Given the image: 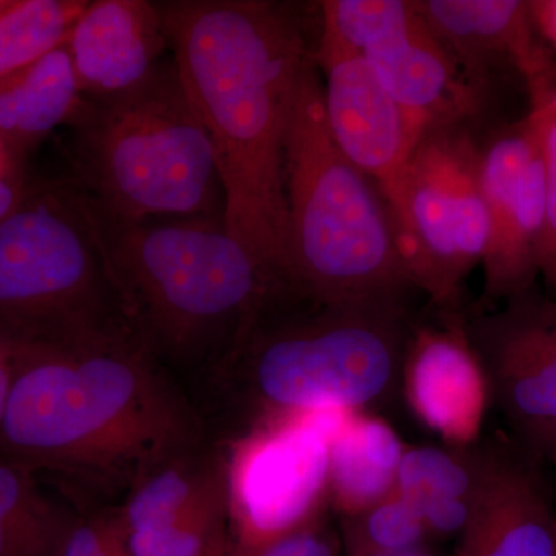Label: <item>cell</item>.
I'll list each match as a JSON object with an SVG mask.
<instances>
[{"label":"cell","mask_w":556,"mask_h":556,"mask_svg":"<svg viewBox=\"0 0 556 556\" xmlns=\"http://www.w3.org/2000/svg\"><path fill=\"white\" fill-rule=\"evenodd\" d=\"M207 438L195 401L134 340L78 350L14 342L0 457L75 508L115 506L152 468Z\"/></svg>","instance_id":"cell-1"},{"label":"cell","mask_w":556,"mask_h":556,"mask_svg":"<svg viewBox=\"0 0 556 556\" xmlns=\"http://www.w3.org/2000/svg\"><path fill=\"white\" fill-rule=\"evenodd\" d=\"M156 3L182 89L214 149L223 223L283 280L285 141L311 54L300 22L265 0Z\"/></svg>","instance_id":"cell-2"},{"label":"cell","mask_w":556,"mask_h":556,"mask_svg":"<svg viewBox=\"0 0 556 556\" xmlns=\"http://www.w3.org/2000/svg\"><path fill=\"white\" fill-rule=\"evenodd\" d=\"M413 325L407 306L332 305L280 281L228 357L203 382L212 416L236 441L309 409L361 412L402 379Z\"/></svg>","instance_id":"cell-3"},{"label":"cell","mask_w":556,"mask_h":556,"mask_svg":"<svg viewBox=\"0 0 556 556\" xmlns=\"http://www.w3.org/2000/svg\"><path fill=\"white\" fill-rule=\"evenodd\" d=\"M83 201L135 342L177 382L203 383L280 280L223 218L127 222Z\"/></svg>","instance_id":"cell-4"},{"label":"cell","mask_w":556,"mask_h":556,"mask_svg":"<svg viewBox=\"0 0 556 556\" xmlns=\"http://www.w3.org/2000/svg\"><path fill=\"white\" fill-rule=\"evenodd\" d=\"M287 263L283 281L332 305L407 306L413 283L379 186L329 131L324 84L309 54L285 141Z\"/></svg>","instance_id":"cell-5"},{"label":"cell","mask_w":556,"mask_h":556,"mask_svg":"<svg viewBox=\"0 0 556 556\" xmlns=\"http://www.w3.org/2000/svg\"><path fill=\"white\" fill-rule=\"evenodd\" d=\"M73 121L78 135L70 182L91 206L127 222L223 218L214 149L174 61L126 97L84 101Z\"/></svg>","instance_id":"cell-6"},{"label":"cell","mask_w":556,"mask_h":556,"mask_svg":"<svg viewBox=\"0 0 556 556\" xmlns=\"http://www.w3.org/2000/svg\"><path fill=\"white\" fill-rule=\"evenodd\" d=\"M0 329L64 350L135 340L70 181L28 185L0 222Z\"/></svg>","instance_id":"cell-7"},{"label":"cell","mask_w":556,"mask_h":556,"mask_svg":"<svg viewBox=\"0 0 556 556\" xmlns=\"http://www.w3.org/2000/svg\"><path fill=\"white\" fill-rule=\"evenodd\" d=\"M479 159L457 127L431 131L388 199L409 277L442 309L456 305L460 283L489 248Z\"/></svg>","instance_id":"cell-8"},{"label":"cell","mask_w":556,"mask_h":556,"mask_svg":"<svg viewBox=\"0 0 556 556\" xmlns=\"http://www.w3.org/2000/svg\"><path fill=\"white\" fill-rule=\"evenodd\" d=\"M353 409H309L223 444L233 546H254L324 514L329 450Z\"/></svg>","instance_id":"cell-9"},{"label":"cell","mask_w":556,"mask_h":556,"mask_svg":"<svg viewBox=\"0 0 556 556\" xmlns=\"http://www.w3.org/2000/svg\"><path fill=\"white\" fill-rule=\"evenodd\" d=\"M119 508L131 556H229L228 455L214 438L138 479Z\"/></svg>","instance_id":"cell-10"},{"label":"cell","mask_w":556,"mask_h":556,"mask_svg":"<svg viewBox=\"0 0 556 556\" xmlns=\"http://www.w3.org/2000/svg\"><path fill=\"white\" fill-rule=\"evenodd\" d=\"M466 325L496 401L529 447L556 420V302L535 288Z\"/></svg>","instance_id":"cell-11"},{"label":"cell","mask_w":556,"mask_h":556,"mask_svg":"<svg viewBox=\"0 0 556 556\" xmlns=\"http://www.w3.org/2000/svg\"><path fill=\"white\" fill-rule=\"evenodd\" d=\"M314 60L325 75V113L336 144L379 186L388 203L426 137L364 58L345 50L317 49Z\"/></svg>","instance_id":"cell-12"},{"label":"cell","mask_w":556,"mask_h":556,"mask_svg":"<svg viewBox=\"0 0 556 556\" xmlns=\"http://www.w3.org/2000/svg\"><path fill=\"white\" fill-rule=\"evenodd\" d=\"M420 17L455 58L467 79L484 91L496 73H518L530 100L556 90V67L540 39L530 2L424 0Z\"/></svg>","instance_id":"cell-13"},{"label":"cell","mask_w":556,"mask_h":556,"mask_svg":"<svg viewBox=\"0 0 556 556\" xmlns=\"http://www.w3.org/2000/svg\"><path fill=\"white\" fill-rule=\"evenodd\" d=\"M402 379L408 405L424 426L455 447L477 444L492 397L466 325L448 320L439 328L413 327Z\"/></svg>","instance_id":"cell-14"},{"label":"cell","mask_w":556,"mask_h":556,"mask_svg":"<svg viewBox=\"0 0 556 556\" xmlns=\"http://www.w3.org/2000/svg\"><path fill=\"white\" fill-rule=\"evenodd\" d=\"M65 43L83 100L91 102L141 89L169 49L159 3L146 0L89 2Z\"/></svg>","instance_id":"cell-15"},{"label":"cell","mask_w":556,"mask_h":556,"mask_svg":"<svg viewBox=\"0 0 556 556\" xmlns=\"http://www.w3.org/2000/svg\"><path fill=\"white\" fill-rule=\"evenodd\" d=\"M361 56L424 137L457 127L460 119L477 112L484 98V91L467 79L419 11Z\"/></svg>","instance_id":"cell-16"},{"label":"cell","mask_w":556,"mask_h":556,"mask_svg":"<svg viewBox=\"0 0 556 556\" xmlns=\"http://www.w3.org/2000/svg\"><path fill=\"white\" fill-rule=\"evenodd\" d=\"M543 464L519 442L500 444L456 556H556V506Z\"/></svg>","instance_id":"cell-17"},{"label":"cell","mask_w":556,"mask_h":556,"mask_svg":"<svg viewBox=\"0 0 556 556\" xmlns=\"http://www.w3.org/2000/svg\"><path fill=\"white\" fill-rule=\"evenodd\" d=\"M67 43L0 78V148L16 166L83 108Z\"/></svg>","instance_id":"cell-18"},{"label":"cell","mask_w":556,"mask_h":556,"mask_svg":"<svg viewBox=\"0 0 556 556\" xmlns=\"http://www.w3.org/2000/svg\"><path fill=\"white\" fill-rule=\"evenodd\" d=\"M544 225L546 204L540 131L536 148L517 186L490 225L489 248L482 260L486 298L508 300L535 288Z\"/></svg>","instance_id":"cell-19"},{"label":"cell","mask_w":556,"mask_h":556,"mask_svg":"<svg viewBox=\"0 0 556 556\" xmlns=\"http://www.w3.org/2000/svg\"><path fill=\"white\" fill-rule=\"evenodd\" d=\"M404 445L379 417L354 412L329 450L328 501L339 515L358 514L396 489Z\"/></svg>","instance_id":"cell-20"},{"label":"cell","mask_w":556,"mask_h":556,"mask_svg":"<svg viewBox=\"0 0 556 556\" xmlns=\"http://www.w3.org/2000/svg\"><path fill=\"white\" fill-rule=\"evenodd\" d=\"M73 511L33 471L0 457V556H49Z\"/></svg>","instance_id":"cell-21"},{"label":"cell","mask_w":556,"mask_h":556,"mask_svg":"<svg viewBox=\"0 0 556 556\" xmlns=\"http://www.w3.org/2000/svg\"><path fill=\"white\" fill-rule=\"evenodd\" d=\"M497 450L500 444L405 448L394 490L412 501H477L495 467Z\"/></svg>","instance_id":"cell-22"},{"label":"cell","mask_w":556,"mask_h":556,"mask_svg":"<svg viewBox=\"0 0 556 556\" xmlns=\"http://www.w3.org/2000/svg\"><path fill=\"white\" fill-rule=\"evenodd\" d=\"M87 5L83 0H9L0 10V78L67 42Z\"/></svg>","instance_id":"cell-23"},{"label":"cell","mask_w":556,"mask_h":556,"mask_svg":"<svg viewBox=\"0 0 556 556\" xmlns=\"http://www.w3.org/2000/svg\"><path fill=\"white\" fill-rule=\"evenodd\" d=\"M426 522L407 497L394 490L371 507L343 517L342 546L346 556L391 554L426 544Z\"/></svg>","instance_id":"cell-24"},{"label":"cell","mask_w":556,"mask_h":556,"mask_svg":"<svg viewBox=\"0 0 556 556\" xmlns=\"http://www.w3.org/2000/svg\"><path fill=\"white\" fill-rule=\"evenodd\" d=\"M321 35L317 49L362 51L416 14L405 0H327L321 2Z\"/></svg>","instance_id":"cell-25"},{"label":"cell","mask_w":556,"mask_h":556,"mask_svg":"<svg viewBox=\"0 0 556 556\" xmlns=\"http://www.w3.org/2000/svg\"><path fill=\"white\" fill-rule=\"evenodd\" d=\"M49 556H131L118 506L75 508Z\"/></svg>","instance_id":"cell-26"},{"label":"cell","mask_w":556,"mask_h":556,"mask_svg":"<svg viewBox=\"0 0 556 556\" xmlns=\"http://www.w3.org/2000/svg\"><path fill=\"white\" fill-rule=\"evenodd\" d=\"M541 119L546 225L540 254V276L556 289V90L532 101Z\"/></svg>","instance_id":"cell-27"},{"label":"cell","mask_w":556,"mask_h":556,"mask_svg":"<svg viewBox=\"0 0 556 556\" xmlns=\"http://www.w3.org/2000/svg\"><path fill=\"white\" fill-rule=\"evenodd\" d=\"M325 515L254 546H232L229 556H342V540Z\"/></svg>","instance_id":"cell-28"},{"label":"cell","mask_w":556,"mask_h":556,"mask_svg":"<svg viewBox=\"0 0 556 556\" xmlns=\"http://www.w3.org/2000/svg\"><path fill=\"white\" fill-rule=\"evenodd\" d=\"M14 375V342L10 336L0 329V427L5 417L7 405L13 386Z\"/></svg>","instance_id":"cell-29"},{"label":"cell","mask_w":556,"mask_h":556,"mask_svg":"<svg viewBox=\"0 0 556 556\" xmlns=\"http://www.w3.org/2000/svg\"><path fill=\"white\" fill-rule=\"evenodd\" d=\"M28 185L16 170L0 172V222L20 206Z\"/></svg>","instance_id":"cell-30"},{"label":"cell","mask_w":556,"mask_h":556,"mask_svg":"<svg viewBox=\"0 0 556 556\" xmlns=\"http://www.w3.org/2000/svg\"><path fill=\"white\" fill-rule=\"evenodd\" d=\"M533 22L538 31L546 38L556 50V0L548 2H530Z\"/></svg>","instance_id":"cell-31"},{"label":"cell","mask_w":556,"mask_h":556,"mask_svg":"<svg viewBox=\"0 0 556 556\" xmlns=\"http://www.w3.org/2000/svg\"><path fill=\"white\" fill-rule=\"evenodd\" d=\"M526 448L535 453L543 463L552 464L556 468V420Z\"/></svg>","instance_id":"cell-32"},{"label":"cell","mask_w":556,"mask_h":556,"mask_svg":"<svg viewBox=\"0 0 556 556\" xmlns=\"http://www.w3.org/2000/svg\"><path fill=\"white\" fill-rule=\"evenodd\" d=\"M364 556H437L424 544V546L407 548V551L391 552V554L364 555Z\"/></svg>","instance_id":"cell-33"},{"label":"cell","mask_w":556,"mask_h":556,"mask_svg":"<svg viewBox=\"0 0 556 556\" xmlns=\"http://www.w3.org/2000/svg\"><path fill=\"white\" fill-rule=\"evenodd\" d=\"M16 170V166L9 160V156L5 155L2 148H0V172H10Z\"/></svg>","instance_id":"cell-34"},{"label":"cell","mask_w":556,"mask_h":556,"mask_svg":"<svg viewBox=\"0 0 556 556\" xmlns=\"http://www.w3.org/2000/svg\"><path fill=\"white\" fill-rule=\"evenodd\" d=\"M7 3H9V0H0V10H2L3 7L7 5Z\"/></svg>","instance_id":"cell-35"}]
</instances>
